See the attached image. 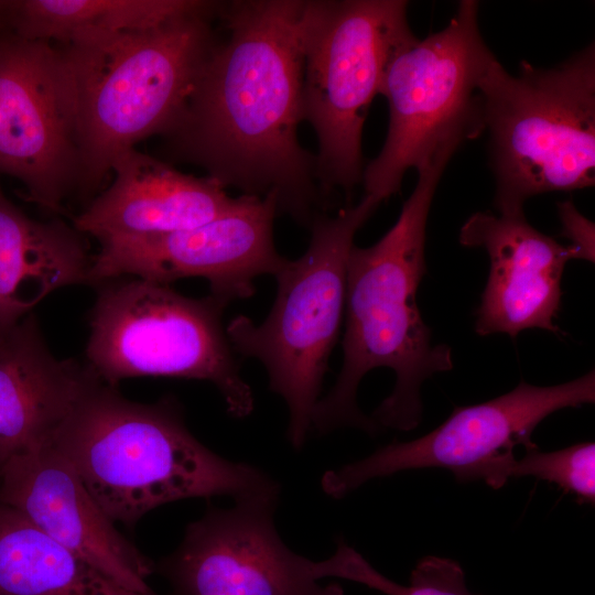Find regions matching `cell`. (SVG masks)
I'll use <instances>...</instances> for the list:
<instances>
[{"instance_id":"8fae6325","label":"cell","mask_w":595,"mask_h":595,"mask_svg":"<svg viewBox=\"0 0 595 595\" xmlns=\"http://www.w3.org/2000/svg\"><path fill=\"white\" fill-rule=\"evenodd\" d=\"M274 193L242 194L216 218L193 228L156 236L100 240L93 256L89 285L118 277H137L160 283L198 277L208 281L210 294L228 302L250 298L255 280L275 277L288 259L275 249Z\"/></svg>"},{"instance_id":"3957f363","label":"cell","mask_w":595,"mask_h":595,"mask_svg":"<svg viewBox=\"0 0 595 595\" xmlns=\"http://www.w3.org/2000/svg\"><path fill=\"white\" fill-rule=\"evenodd\" d=\"M51 442L115 523L134 524L159 506L187 498L279 494L261 470L202 444L173 398L134 402L96 375Z\"/></svg>"},{"instance_id":"8992f818","label":"cell","mask_w":595,"mask_h":595,"mask_svg":"<svg viewBox=\"0 0 595 595\" xmlns=\"http://www.w3.org/2000/svg\"><path fill=\"white\" fill-rule=\"evenodd\" d=\"M381 202L366 195L335 216L313 219L306 251L274 277L277 295L261 324L238 315L226 326L236 354L259 360L289 410L288 437L300 448L312 429L345 313L347 259L357 230Z\"/></svg>"},{"instance_id":"603a6c76","label":"cell","mask_w":595,"mask_h":595,"mask_svg":"<svg viewBox=\"0 0 595 595\" xmlns=\"http://www.w3.org/2000/svg\"><path fill=\"white\" fill-rule=\"evenodd\" d=\"M558 213L562 225L560 235L571 241L570 246L576 249L578 259L594 263V223L583 216L570 199L558 203Z\"/></svg>"},{"instance_id":"44dd1931","label":"cell","mask_w":595,"mask_h":595,"mask_svg":"<svg viewBox=\"0 0 595 595\" xmlns=\"http://www.w3.org/2000/svg\"><path fill=\"white\" fill-rule=\"evenodd\" d=\"M315 580L342 578L363 584L385 595H476L469 592L462 566L454 560L436 555L422 558L401 585L377 571L360 553L344 542L323 561H310Z\"/></svg>"},{"instance_id":"5bb4252c","label":"cell","mask_w":595,"mask_h":595,"mask_svg":"<svg viewBox=\"0 0 595 595\" xmlns=\"http://www.w3.org/2000/svg\"><path fill=\"white\" fill-rule=\"evenodd\" d=\"M0 502L123 586L154 592L152 563L116 529L52 442L0 469Z\"/></svg>"},{"instance_id":"ffe728a7","label":"cell","mask_w":595,"mask_h":595,"mask_svg":"<svg viewBox=\"0 0 595 595\" xmlns=\"http://www.w3.org/2000/svg\"><path fill=\"white\" fill-rule=\"evenodd\" d=\"M216 4L195 0H14L4 1L3 19L10 31L22 39L66 44L86 32L158 28L209 13Z\"/></svg>"},{"instance_id":"5b68a950","label":"cell","mask_w":595,"mask_h":595,"mask_svg":"<svg viewBox=\"0 0 595 595\" xmlns=\"http://www.w3.org/2000/svg\"><path fill=\"white\" fill-rule=\"evenodd\" d=\"M478 90L498 214L523 213L536 195L594 185V43L550 68L521 61L515 75L493 54Z\"/></svg>"},{"instance_id":"ba28073f","label":"cell","mask_w":595,"mask_h":595,"mask_svg":"<svg viewBox=\"0 0 595 595\" xmlns=\"http://www.w3.org/2000/svg\"><path fill=\"white\" fill-rule=\"evenodd\" d=\"M408 1H311L304 45L303 119L317 137L315 180L348 201L363 181L361 134L392 55L415 35Z\"/></svg>"},{"instance_id":"9a60e30c","label":"cell","mask_w":595,"mask_h":595,"mask_svg":"<svg viewBox=\"0 0 595 595\" xmlns=\"http://www.w3.org/2000/svg\"><path fill=\"white\" fill-rule=\"evenodd\" d=\"M458 241L464 247L484 248L490 260L476 311L478 335L502 333L515 338L528 328L560 333L554 318L565 266L578 259L574 247L536 229L523 213L477 212L461 227Z\"/></svg>"},{"instance_id":"2e32d148","label":"cell","mask_w":595,"mask_h":595,"mask_svg":"<svg viewBox=\"0 0 595 595\" xmlns=\"http://www.w3.org/2000/svg\"><path fill=\"white\" fill-rule=\"evenodd\" d=\"M115 178L74 218L73 227L98 241L184 230L228 210L236 197L216 180L184 174L134 148L112 164Z\"/></svg>"},{"instance_id":"7c38bea8","label":"cell","mask_w":595,"mask_h":595,"mask_svg":"<svg viewBox=\"0 0 595 595\" xmlns=\"http://www.w3.org/2000/svg\"><path fill=\"white\" fill-rule=\"evenodd\" d=\"M595 401L594 369L574 380L539 387L523 380L511 391L478 404L455 407L436 429L409 442H392L357 462L326 472L324 493L342 498L374 478L419 468L451 470L457 482L479 466L513 454L515 447H538L534 429L564 408Z\"/></svg>"},{"instance_id":"e0dca14e","label":"cell","mask_w":595,"mask_h":595,"mask_svg":"<svg viewBox=\"0 0 595 595\" xmlns=\"http://www.w3.org/2000/svg\"><path fill=\"white\" fill-rule=\"evenodd\" d=\"M94 375L52 354L33 312L0 336V469L52 441Z\"/></svg>"},{"instance_id":"7a4b0ae2","label":"cell","mask_w":595,"mask_h":595,"mask_svg":"<svg viewBox=\"0 0 595 595\" xmlns=\"http://www.w3.org/2000/svg\"><path fill=\"white\" fill-rule=\"evenodd\" d=\"M456 150L445 147L416 169V185L396 224L372 246L349 252L343 363L312 420L321 434L345 426L413 430L422 419L423 381L453 368L451 347L432 344L416 292L426 271L431 204Z\"/></svg>"},{"instance_id":"9c48e42d","label":"cell","mask_w":595,"mask_h":595,"mask_svg":"<svg viewBox=\"0 0 595 595\" xmlns=\"http://www.w3.org/2000/svg\"><path fill=\"white\" fill-rule=\"evenodd\" d=\"M478 8L475 0L461 1L443 30L414 36L390 58L380 89L389 105L388 132L364 170L366 195L388 199L408 170L484 131L478 82L493 53L479 31Z\"/></svg>"},{"instance_id":"ac0fdd59","label":"cell","mask_w":595,"mask_h":595,"mask_svg":"<svg viewBox=\"0 0 595 595\" xmlns=\"http://www.w3.org/2000/svg\"><path fill=\"white\" fill-rule=\"evenodd\" d=\"M77 229L32 219L0 187V336L52 292L88 284L93 257Z\"/></svg>"},{"instance_id":"6da1fadb","label":"cell","mask_w":595,"mask_h":595,"mask_svg":"<svg viewBox=\"0 0 595 595\" xmlns=\"http://www.w3.org/2000/svg\"><path fill=\"white\" fill-rule=\"evenodd\" d=\"M311 1L227 4L228 39L213 45L170 132L208 176L244 194L274 193L278 210L311 226L325 201L301 147L304 45Z\"/></svg>"},{"instance_id":"cb8c5ba5","label":"cell","mask_w":595,"mask_h":595,"mask_svg":"<svg viewBox=\"0 0 595 595\" xmlns=\"http://www.w3.org/2000/svg\"><path fill=\"white\" fill-rule=\"evenodd\" d=\"M3 2H4V1H0V30L4 26V21H3Z\"/></svg>"},{"instance_id":"277c9868","label":"cell","mask_w":595,"mask_h":595,"mask_svg":"<svg viewBox=\"0 0 595 595\" xmlns=\"http://www.w3.org/2000/svg\"><path fill=\"white\" fill-rule=\"evenodd\" d=\"M209 13L142 31L80 33L64 44L75 87L82 188H95L137 142L176 125L214 45Z\"/></svg>"},{"instance_id":"4fadbf2b","label":"cell","mask_w":595,"mask_h":595,"mask_svg":"<svg viewBox=\"0 0 595 595\" xmlns=\"http://www.w3.org/2000/svg\"><path fill=\"white\" fill-rule=\"evenodd\" d=\"M279 495L237 500L192 522L160 563L175 595H344L322 585L310 560L292 552L273 524Z\"/></svg>"},{"instance_id":"7402d4cb","label":"cell","mask_w":595,"mask_h":595,"mask_svg":"<svg viewBox=\"0 0 595 595\" xmlns=\"http://www.w3.org/2000/svg\"><path fill=\"white\" fill-rule=\"evenodd\" d=\"M531 476L576 496L580 504H595V444L583 442L565 448L541 452L526 450L520 459L515 454L486 463L470 472L465 482L484 480L491 488L502 487L511 477Z\"/></svg>"},{"instance_id":"30bf717a","label":"cell","mask_w":595,"mask_h":595,"mask_svg":"<svg viewBox=\"0 0 595 595\" xmlns=\"http://www.w3.org/2000/svg\"><path fill=\"white\" fill-rule=\"evenodd\" d=\"M0 30V173L60 213L80 186L77 109L63 48Z\"/></svg>"},{"instance_id":"d6986e66","label":"cell","mask_w":595,"mask_h":595,"mask_svg":"<svg viewBox=\"0 0 595 595\" xmlns=\"http://www.w3.org/2000/svg\"><path fill=\"white\" fill-rule=\"evenodd\" d=\"M0 595H158L118 583L0 502Z\"/></svg>"},{"instance_id":"52a82bcc","label":"cell","mask_w":595,"mask_h":595,"mask_svg":"<svg viewBox=\"0 0 595 595\" xmlns=\"http://www.w3.org/2000/svg\"><path fill=\"white\" fill-rule=\"evenodd\" d=\"M96 288L85 364L101 381L116 387L133 377L205 380L218 389L229 414L252 412L251 388L223 325L230 302L210 293L188 298L171 284L137 277Z\"/></svg>"}]
</instances>
